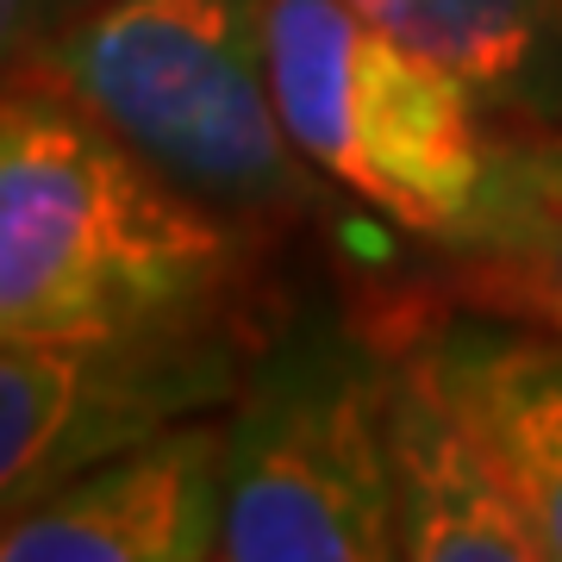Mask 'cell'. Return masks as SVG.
<instances>
[{"mask_svg": "<svg viewBox=\"0 0 562 562\" xmlns=\"http://www.w3.org/2000/svg\"><path fill=\"white\" fill-rule=\"evenodd\" d=\"M238 238L69 94L0 88V338L225 313Z\"/></svg>", "mask_w": 562, "mask_h": 562, "instance_id": "obj_1", "label": "cell"}, {"mask_svg": "<svg viewBox=\"0 0 562 562\" xmlns=\"http://www.w3.org/2000/svg\"><path fill=\"white\" fill-rule=\"evenodd\" d=\"M25 81L88 106L244 238L313 206V162L288 138L269 81L262 0H88Z\"/></svg>", "mask_w": 562, "mask_h": 562, "instance_id": "obj_2", "label": "cell"}, {"mask_svg": "<svg viewBox=\"0 0 562 562\" xmlns=\"http://www.w3.org/2000/svg\"><path fill=\"white\" fill-rule=\"evenodd\" d=\"M262 7L269 81L294 150L406 232L469 238L501 181V144L487 138L475 88L350 0Z\"/></svg>", "mask_w": 562, "mask_h": 562, "instance_id": "obj_3", "label": "cell"}, {"mask_svg": "<svg viewBox=\"0 0 562 562\" xmlns=\"http://www.w3.org/2000/svg\"><path fill=\"white\" fill-rule=\"evenodd\" d=\"M387 369L394 344L306 313L257 357L225 419L232 562H387Z\"/></svg>", "mask_w": 562, "mask_h": 562, "instance_id": "obj_4", "label": "cell"}, {"mask_svg": "<svg viewBox=\"0 0 562 562\" xmlns=\"http://www.w3.org/2000/svg\"><path fill=\"white\" fill-rule=\"evenodd\" d=\"M225 313L0 338V506L238 394Z\"/></svg>", "mask_w": 562, "mask_h": 562, "instance_id": "obj_5", "label": "cell"}, {"mask_svg": "<svg viewBox=\"0 0 562 562\" xmlns=\"http://www.w3.org/2000/svg\"><path fill=\"white\" fill-rule=\"evenodd\" d=\"M225 543V419H181L0 506V562H201Z\"/></svg>", "mask_w": 562, "mask_h": 562, "instance_id": "obj_6", "label": "cell"}, {"mask_svg": "<svg viewBox=\"0 0 562 562\" xmlns=\"http://www.w3.org/2000/svg\"><path fill=\"white\" fill-rule=\"evenodd\" d=\"M387 487L394 557L413 562H543L482 431L438 375L425 338L394 344L387 369Z\"/></svg>", "mask_w": 562, "mask_h": 562, "instance_id": "obj_7", "label": "cell"}, {"mask_svg": "<svg viewBox=\"0 0 562 562\" xmlns=\"http://www.w3.org/2000/svg\"><path fill=\"white\" fill-rule=\"evenodd\" d=\"M419 338L538 531L543 562H562V331L469 306L425 319Z\"/></svg>", "mask_w": 562, "mask_h": 562, "instance_id": "obj_8", "label": "cell"}, {"mask_svg": "<svg viewBox=\"0 0 562 562\" xmlns=\"http://www.w3.org/2000/svg\"><path fill=\"white\" fill-rule=\"evenodd\" d=\"M443 69L501 120L562 125V0H350Z\"/></svg>", "mask_w": 562, "mask_h": 562, "instance_id": "obj_9", "label": "cell"}, {"mask_svg": "<svg viewBox=\"0 0 562 562\" xmlns=\"http://www.w3.org/2000/svg\"><path fill=\"white\" fill-rule=\"evenodd\" d=\"M469 306L562 331V194L543 181L538 150H501L487 220L457 244Z\"/></svg>", "mask_w": 562, "mask_h": 562, "instance_id": "obj_10", "label": "cell"}, {"mask_svg": "<svg viewBox=\"0 0 562 562\" xmlns=\"http://www.w3.org/2000/svg\"><path fill=\"white\" fill-rule=\"evenodd\" d=\"M81 7L88 0H0V88L32 76L44 44L57 38L69 13H81Z\"/></svg>", "mask_w": 562, "mask_h": 562, "instance_id": "obj_11", "label": "cell"}, {"mask_svg": "<svg viewBox=\"0 0 562 562\" xmlns=\"http://www.w3.org/2000/svg\"><path fill=\"white\" fill-rule=\"evenodd\" d=\"M538 162H543V181H550V188L562 194V138H557V144H543Z\"/></svg>", "mask_w": 562, "mask_h": 562, "instance_id": "obj_12", "label": "cell"}]
</instances>
